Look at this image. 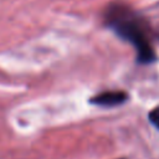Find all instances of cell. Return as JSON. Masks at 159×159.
I'll return each instance as SVG.
<instances>
[{
  "label": "cell",
  "instance_id": "6da1fadb",
  "mask_svg": "<svg viewBox=\"0 0 159 159\" xmlns=\"http://www.w3.org/2000/svg\"><path fill=\"white\" fill-rule=\"evenodd\" d=\"M106 22L135 48L138 62L152 63L155 60L153 31L142 15L127 5L114 4L106 12Z\"/></svg>",
  "mask_w": 159,
  "mask_h": 159
},
{
  "label": "cell",
  "instance_id": "7a4b0ae2",
  "mask_svg": "<svg viewBox=\"0 0 159 159\" xmlns=\"http://www.w3.org/2000/svg\"><path fill=\"white\" fill-rule=\"evenodd\" d=\"M128 98V94L123 91H106L96 94L91 102L101 107H114L124 103Z\"/></svg>",
  "mask_w": 159,
  "mask_h": 159
},
{
  "label": "cell",
  "instance_id": "3957f363",
  "mask_svg": "<svg viewBox=\"0 0 159 159\" xmlns=\"http://www.w3.org/2000/svg\"><path fill=\"white\" fill-rule=\"evenodd\" d=\"M149 120H150V123L154 127H157L159 129V107H157V108H154V109L150 111V113H149Z\"/></svg>",
  "mask_w": 159,
  "mask_h": 159
},
{
  "label": "cell",
  "instance_id": "277c9868",
  "mask_svg": "<svg viewBox=\"0 0 159 159\" xmlns=\"http://www.w3.org/2000/svg\"><path fill=\"white\" fill-rule=\"evenodd\" d=\"M120 159H124V158H120Z\"/></svg>",
  "mask_w": 159,
  "mask_h": 159
}]
</instances>
